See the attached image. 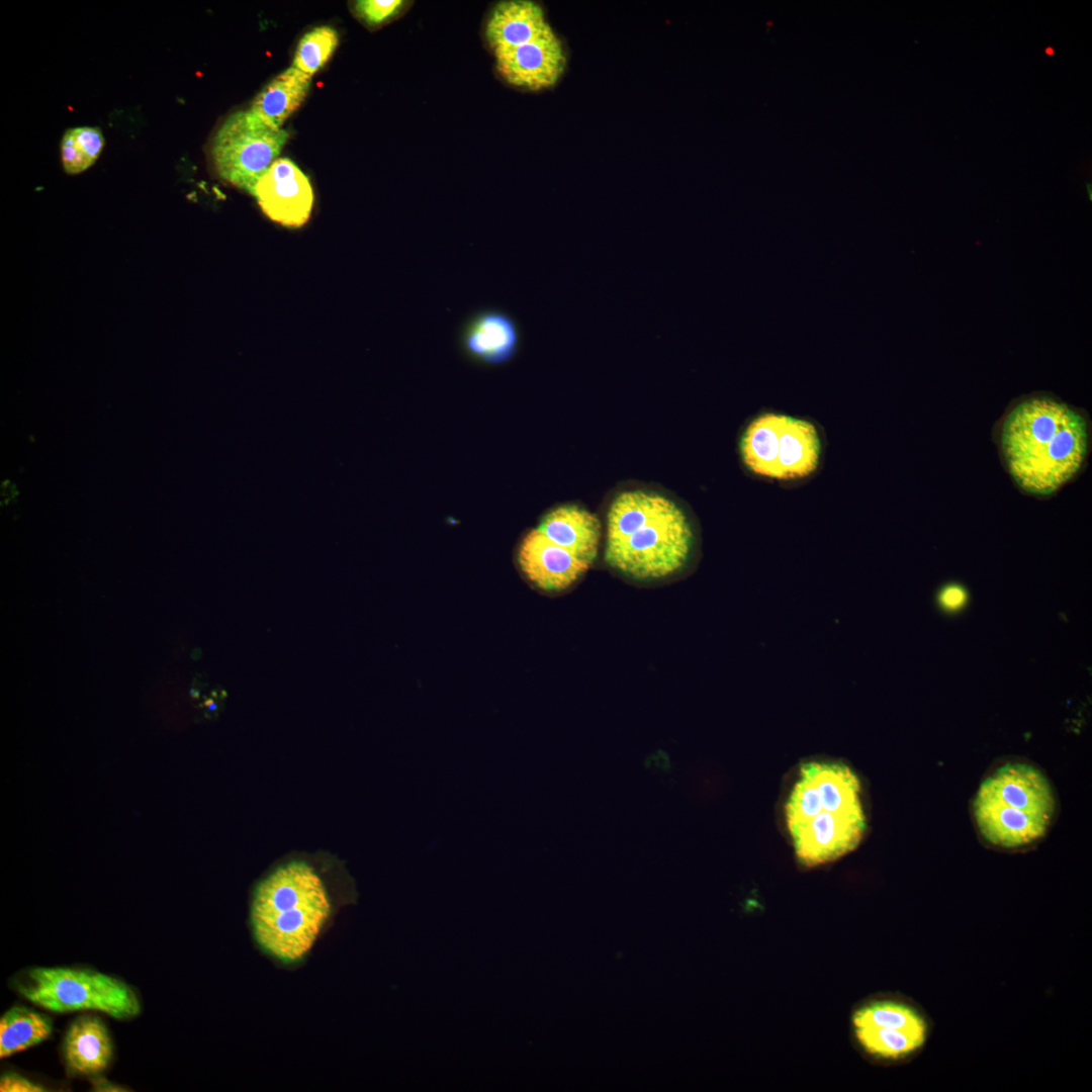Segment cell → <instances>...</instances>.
Masks as SVG:
<instances>
[{"label":"cell","instance_id":"10","mask_svg":"<svg viewBox=\"0 0 1092 1092\" xmlns=\"http://www.w3.org/2000/svg\"><path fill=\"white\" fill-rule=\"evenodd\" d=\"M492 55L498 74L508 84L530 91L555 85L566 65L563 46L553 30Z\"/></svg>","mask_w":1092,"mask_h":1092},{"label":"cell","instance_id":"14","mask_svg":"<svg viewBox=\"0 0 1092 1092\" xmlns=\"http://www.w3.org/2000/svg\"><path fill=\"white\" fill-rule=\"evenodd\" d=\"M68 1075L97 1076L113 1057V1043L105 1023L96 1016L83 1015L68 1027L63 1041Z\"/></svg>","mask_w":1092,"mask_h":1092},{"label":"cell","instance_id":"26","mask_svg":"<svg viewBox=\"0 0 1092 1092\" xmlns=\"http://www.w3.org/2000/svg\"><path fill=\"white\" fill-rule=\"evenodd\" d=\"M1044 53H1045V54H1046L1048 56H1054V54H1055V50H1054V49H1053L1052 47H1048V48H1045V50H1044Z\"/></svg>","mask_w":1092,"mask_h":1092},{"label":"cell","instance_id":"4","mask_svg":"<svg viewBox=\"0 0 1092 1092\" xmlns=\"http://www.w3.org/2000/svg\"><path fill=\"white\" fill-rule=\"evenodd\" d=\"M330 913L327 890L313 868L290 861L258 884L251 923L263 950L281 962L294 963L312 947Z\"/></svg>","mask_w":1092,"mask_h":1092},{"label":"cell","instance_id":"15","mask_svg":"<svg viewBox=\"0 0 1092 1092\" xmlns=\"http://www.w3.org/2000/svg\"><path fill=\"white\" fill-rule=\"evenodd\" d=\"M549 540L594 563L600 545L601 523L587 510L564 505L547 513L536 528Z\"/></svg>","mask_w":1092,"mask_h":1092},{"label":"cell","instance_id":"1","mask_svg":"<svg viewBox=\"0 0 1092 1092\" xmlns=\"http://www.w3.org/2000/svg\"><path fill=\"white\" fill-rule=\"evenodd\" d=\"M784 814L796 858L807 868L832 862L853 851L867 828L859 780L840 761L802 764Z\"/></svg>","mask_w":1092,"mask_h":1092},{"label":"cell","instance_id":"11","mask_svg":"<svg viewBox=\"0 0 1092 1092\" xmlns=\"http://www.w3.org/2000/svg\"><path fill=\"white\" fill-rule=\"evenodd\" d=\"M522 342L519 322L497 307H482L471 312L459 329L458 343L472 361L502 365L518 353Z\"/></svg>","mask_w":1092,"mask_h":1092},{"label":"cell","instance_id":"23","mask_svg":"<svg viewBox=\"0 0 1092 1092\" xmlns=\"http://www.w3.org/2000/svg\"><path fill=\"white\" fill-rule=\"evenodd\" d=\"M1 1092H42L47 1089L14 1072L5 1073L0 1079Z\"/></svg>","mask_w":1092,"mask_h":1092},{"label":"cell","instance_id":"25","mask_svg":"<svg viewBox=\"0 0 1092 1092\" xmlns=\"http://www.w3.org/2000/svg\"><path fill=\"white\" fill-rule=\"evenodd\" d=\"M93 1088L95 1091H124V1089H119L118 1086L111 1084L104 1078L95 1080Z\"/></svg>","mask_w":1092,"mask_h":1092},{"label":"cell","instance_id":"6","mask_svg":"<svg viewBox=\"0 0 1092 1092\" xmlns=\"http://www.w3.org/2000/svg\"><path fill=\"white\" fill-rule=\"evenodd\" d=\"M823 453V436L813 421L776 411L755 415L739 439L744 467L756 477L781 484L813 476Z\"/></svg>","mask_w":1092,"mask_h":1092},{"label":"cell","instance_id":"20","mask_svg":"<svg viewBox=\"0 0 1092 1092\" xmlns=\"http://www.w3.org/2000/svg\"><path fill=\"white\" fill-rule=\"evenodd\" d=\"M105 140L98 127L79 126L65 131L61 140V160L69 175L90 168L100 156Z\"/></svg>","mask_w":1092,"mask_h":1092},{"label":"cell","instance_id":"7","mask_svg":"<svg viewBox=\"0 0 1092 1092\" xmlns=\"http://www.w3.org/2000/svg\"><path fill=\"white\" fill-rule=\"evenodd\" d=\"M14 990L32 1004L52 1012H103L127 1019L141 1012L133 989L123 981L91 969L34 967L12 980Z\"/></svg>","mask_w":1092,"mask_h":1092},{"label":"cell","instance_id":"13","mask_svg":"<svg viewBox=\"0 0 1092 1092\" xmlns=\"http://www.w3.org/2000/svg\"><path fill=\"white\" fill-rule=\"evenodd\" d=\"M542 7L530 0L497 3L485 25V39L492 54L528 43L550 31Z\"/></svg>","mask_w":1092,"mask_h":1092},{"label":"cell","instance_id":"5","mask_svg":"<svg viewBox=\"0 0 1092 1092\" xmlns=\"http://www.w3.org/2000/svg\"><path fill=\"white\" fill-rule=\"evenodd\" d=\"M1055 813V798L1046 778L1032 765L1008 762L981 784L974 815L979 831L990 843L1020 847L1041 837Z\"/></svg>","mask_w":1092,"mask_h":1092},{"label":"cell","instance_id":"22","mask_svg":"<svg viewBox=\"0 0 1092 1092\" xmlns=\"http://www.w3.org/2000/svg\"><path fill=\"white\" fill-rule=\"evenodd\" d=\"M401 0H358L354 11L367 26L376 27L392 19L404 6Z\"/></svg>","mask_w":1092,"mask_h":1092},{"label":"cell","instance_id":"18","mask_svg":"<svg viewBox=\"0 0 1092 1092\" xmlns=\"http://www.w3.org/2000/svg\"><path fill=\"white\" fill-rule=\"evenodd\" d=\"M853 1027L878 1026L927 1034V1022L918 1010L904 1002L890 999L871 1001L852 1016Z\"/></svg>","mask_w":1092,"mask_h":1092},{"label":"cell","instance_id":"8","mask_svg":"<svg viewBox=\"0 0 1092 1092\" xmlns=\"http://www.w3.org/2000/svg\"><path fill=\"white\" fill-rule=\"evenodd\" d=\"M288 138L277 127L248 110L229 115L210 144V159L218 177L254 195L262 176L277 160Z\"/></svg>","mask_w":1092,"mask_h":1092},{"label":"cell","instance_id":"17","mask_svg":"<svg viewBox=\"0 0 1092 1092\" xmlns=\"http://www.w3.org/2000/svg\"><path fill=\"white\" fill-rule=\"evenodd\" d=\"M53 1031L52 1020L25 1006L8 1009L0 1019V1058H7L46 1040Z\"/></svg>","mask_w":1092,"mask_h":1092},{"label":"cell","instance_id":"9","mask_svg":"<svg viewBox=\"0 0 1092 1092\" xmlns=\"http://www.w3.org/2000/svg\"><path fill=\"white\" fill-rule=\"evenodd\" d=\"M253 196L267 217L287 228L304 225L313 206L309 179L288 158H278L270 166Z\"/></svg>","mask_w":1092,"mask_h":1092},{"label":"cell","instance_id":"3","mask_svg":"<svg viewBox=\"0 0 1092 1092\" xmlns=\"http://www.w3.org/2000/svg\"><path fill=\"white\" fill-rule=\"evenodd\" d=\"M694 547L691 522L669 498L631 490L612 502L605 558L618 572L638 580L663 578L688 564Z\"/></svg>","mask_w":1092,"mask_h":1092},{"label":"cell","instance_id":"12","mask_svg":"<svg viewBox=\"0 0 1092 1092\" xmlns=\"http://www.w3.org/2000/svg\"><path fill=\"white\" fill-rule=\"evenodd\" d=\"M521 570L536 587L560 592L576 582L592 566L536 528L522 540L518 551Z\"/></svg>","mask_w":1092,"mask_h":1092},{"label":"cell","instance_id":"21","mask_svg":"<svg viewBox=\"0 0 1092 1092\" xmlns=\"http://www.w3.org/2000/svg\"><path fill=\"white\" fill-rule=\"evenodd\" d=\"M338 41V32L330 26L308 30L298 41L291 67L312 77L327 64Z\"/></svg>","mask_w":1092,"mask_h":1092},{"label":"cell","instance_id":"16","mask_svg":"<svg viewBox=\"0 0 1092 1092\" xmlns=\"http://www.w3.org/2000/svg\"><path fill=\"white\" fill-rule=\"evenodd\" d=\"M310 84L311 77L289 67L263 87L252 101L250 110L281 128L304 101Z\"/></svg>","mask_w":1092,"mask_h":1092},{"label":"cell","instance_id":"2","mask_svg":"<svg viewBox=\"0 0 1092 1092\" xmlns=\"http://www.w3.org/2000/svg\"><path fill=\"white\" fill-rule=\"evenodd\" d=\"M1000 444L1016 484L1027 493L1048 496L1081 469L1088 452V427L1067 403L1031 396L1006 414Z\"/></svg>","mask_w":1092,"mask_h":1092},{"label":"cell","instance_id":"24","mask_svg":"<svg viewBox=\"0 0 1092 1092\" xmlns=\"http://www.w3.org/2000/svg\"><path fill=\"white\" fill-rule=\"evenodd\" d=\"M966 601L965 592L957 585H950L942 590L940 596L941 605L950 610H954L964 605Z\"/></svg>","mask_w":1092,"mask_h":1092},{"label":"cell","instance_id":"19","mask_svg":"<svg viewBox=\"0 0 1092 1092\" xmlns=\"http://www.w3.org/2000/svg\"><path fill=\"white\" fill-rule=\"evenodd\" d=\"M860 1046L871 1056L884 1060H900L910 1056L926 1041L927 1034L878 1026L854 1027Z\"/></svg>","mask_w":1092,"mask_h":1092}]
</instances>
